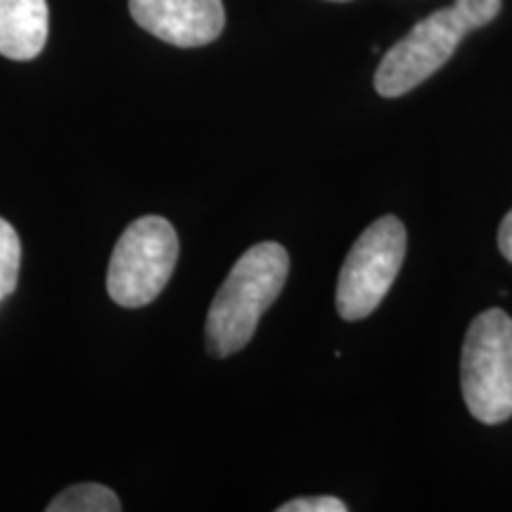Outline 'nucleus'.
I'll use <instances>...</instances> for the list:
<instances>
[{"label":"nucleus","instance_id":"nucleus-1","mask_svg":"<svg viewBox=\"0 0 512 512\" xmlns=\"http://www.w3.org/2000/svg\"><path fill=\"white\" fill-rule=\"evenodd\" d=\"M290 273V254L278 242H259L249 247L230 268L207 313V349L226 358L245 349L256 325Z\"/></svg>","mask_w":512,"mask_h":512},{"label":"nucleus","instance_id":"nucleus-2","mask_svg":"<svg viewBox=\"0 0 512 512\" xmlns=\"http://www.w3.org/2000/svg\"><path fill=\"white\" fill-rule=\"evenodd\" d=\"M501 0H456L432 12L384 53L375 72V91L382 98H399L427 81L456 53L470 31L494 22Z\"/></svg>","mask_w":512,"mask_h":512},{"label":"nucleus","instance_id":"nucleus-3","mask_svg":"<svg viewBox=\"0 0 512 512\" xmlns=\"http://www.w3.org/2000/svg\"><path fill=\"white\" fill-rule=\"evenodd\" d=\"M460 384L470 415L484 425L512 418V318L489 309L467 328Z\"/></svg>","mask_w":512,"mask_h":512},{"label":"nucleus","instance_id":"nucleus-4","mask_svg":"<svg viewBox=\"0 0 512 512\" xmlns=\"http://www.w3.org/2000/svg\"><path fill=\"white\" fill-rule=\"evenodd\" d=\"M178 261L176 228L162 216L133 221L114 247L107 292L124 309L152 304L169 285Z\"/></svg>","mask_w":512,"mask_h":512},{"label":"nucleus","instance_id":"nucleus-5","mask_svg":"<svg viewBox=\"0 0 512 512\" xmlns=\"http://www.w3.org/2000/svg\"><path fill=\"white\" fill-rule=\"evenodd\" d=\"M406 247V226L396 216H382L363 230L339 271V316L344 320H361L382 304L401 271Z\"/></svg>","mask_w":512,"mask_h":512},{"label":"nucleus","instance_id":"nucleus-6","mask_svg":"<svg viewBox=\"0 0 512 512\" xmlns=\"http://www.w3.org/2000/svg\"><path fill=\"white\" fill-rule=\"evenodd\" d=\"M138 27L176 48L214 43L226 27L221 0H128Z\"/></svg>","mask_w":512,"mask_h":512},{"label":"nucleus","instance_id":"nucleus-7","mask_svg":"<svg viewBox=\"0 0 512 512\" xmlns=\"http://www.w3.org/2000/svg\"><path fill=\"white\" fill-rule=\"evenodd\" d=\"M48 41L46 0H0V55L27 62Z\"/></svg>","mask_w":512,"mask_h":512},{"label":"nucleus","instance_id":"nucleus-8","mask_svg":"<svg viewBox=\"0 0 512 512\" xmlns=\"http://www.w3.org/2000/svg\"><path fill=\"white\" fill-rule=\"evenodd\" d=\"M48 512H119V496L102 484H74L46 505Z\"/></svg>","mask_w":512,"mask_h":512},{"label":"nucleus","instance_id":"nucleus-9","mask_svg":"<svg viewBox=\"0 0 512 512\" xmlns=\"http://www.w3.org/2000/svg\"><path fill=\"white\" fill-rule=\"evenodd\" d=\"M19 264H22V242H19L17 230L0 219V302L15 292Z\"/></svg>","mask_w":512,"mask_h":512},{"label":"nucleus","instance_id":"nucleus-10","mask_svg":"<svg viewBox=\"0 0 512 512\" xmlns=\"http://www.w3.org/2000/svg\"><path fill=\"white\" fill-rule=\"evenodd\" d=\"M349 505L335 496H304L278 505V512H347Z\"/></svg>","mask_w":512,"mask_h":512},{"label":"nucleus","instance_id":"nucleus-11","mask_svg":"<svg viewBox=\"0 0 512 512\" xmlns=\"http://www.w3.org/2000/svg\"><path fill=\"white\" fill-rule=\"evenodd\" d=\"M498 249H501V254L512 264V211H508L501 228H498Z\"/></svg>","mask_w":512,"mask_h":512},{"label":"nucleus","instance_id":"nucleus-12","mask_svg":"<svg viewBox=\"0 0 512 512\" xmlns=\"http://www.w3.org/2000/svg\"><path fill=\"white\" fill-rule=\"evenodd\" d=\"M332 3H349V0H332Z\"/></svg>","mask_w":512,"mask_h":512}]
</instances>
